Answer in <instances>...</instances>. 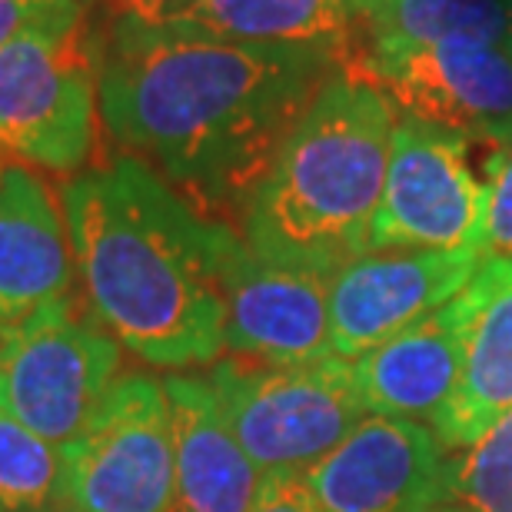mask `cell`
Returning <instances> with one entry per match:
<instances>
[{"instance_id": "obj_1", "label": "cell", "mask_w": 512, "mask_h": 512, "mask_svg": "<svg viewBox=\"0 0 512 512\" xmlns=\"http://www.w3.org/2000/svg\"><path fill=\"white\" fill-rule=\"evenodd\" d=\"M100 124L200 213H243L346 44H230L110 17L94 30Z\"/></svg>"}, {"instance_id": "obj_2", "label": "cell", "mask_w": 512, "mask_h": 512, "mask_svg": "<svg viewBox=\"0 0 512 512\" xmlns=\"http://www.w3.org/2000/svg\"><path fill=\"white\" fill-rule=\"evenodd\" d=\"M80 300L117 346L157 370L213 366L223 346L220 253L230 223L200 213L120 153L64 190Z\"/></svg>"}, {"instance_id": "obj_3", "label": "cell", "mask_w": 512, "mask_h": 512, "mask_svg": "<svg viewBox=\"0 0 512 512\" xmlns=\"http://www.w3.org/2000/svg\"><path fill=\"white\" fill-rule=\"evenodd\" d=\"M396 120V107L353 64L333 74L240 213L247 247L326 280L370 253Z\"/></svg>"}, {"instance_id": "obj_4", "label": "cell", "mask_w": 512, "mask_h": 512, "mask_svg": "<svg viewBox=\"0 0 512 512\" xmlns=\"http://www.w3.org/2000/svg\"><path fill=\"white\" fill-rule=\"evenodd\" d=\"M207 383L260 473H306L370 416L353 360L343 356L266 363L227 353L207 370Z\"/></svg>"}, {"instance_id": "obj_5", "label": "cell", "mask_w": 512, "mask_h": 512, "mask_svg": "<svg viewBox=\"0 0 512 512\" xmlns=\"http://www.w3.org/2000/svg\"><path fill=\"white\" fill-rule=\"evenodd\" d=\"M120 363L117 340L84 300L64 296L0 330V409L64 449L84 436L124 376Z\"/></svg>"}, {"instance_id": "obj_6", "label": "cell", "mask_w": 512, "mask_h": 512, "mask_svg": "<svg viewBox=\"0 0 512 512\" xmlns=\"http://www.w3.org/2000/svg\"><path fill=\"white\" fill-rule=\"evenodd\" d=\"M97 47L87 24L0 50V157L80 173L97 147Z\"/></svg>"}, {"instance_id": "obj_7", "label": "cell", "mask_w": 512, "mask_h": 512, "mask_svg": "<svg viewBox=\"0 0 512 512\" xmlns=\"http://www.w3.org/2000/svg\"><path fill=\"white\" fill-rule=\"evenodd\" d=\"M64 463L74 512H170L173 416L163 380L120 376L84 436L64 446Z\"/></svg>"}, {"instance_id": "obj_8", "label": "cell", "mask_w": 512, "mask_h": 512, "mask_svg": "<svg viewBox=\"0 0 512 512\" xmlns=\"http://www.w3.org/2000/svg\"><path fill=\"white\" fill-rule=\"evenodd\" d=\"M486 200V183L469 163V140L423 120L399 117L370 250L483 253Z\"/></svg>"}, {"instance_id": "obj_9", "label": "cell", "mask_w": 512, "mask_h": 512, "mask_svg": "<svg viewBox=\"0 0 512 512\" xmlns=\"http://www.w3.org/2000/svg\"><path fill=\"white\" fill-rule=\"evenodd\" d=\"M403 117L463 140L512 143V54L483 40L366 54L353 64Z\"/></svg>"}, {"instance_id": "obj_10", "label": "cell", "mask_w": 512, "mask_h": 512, "mask_svg": "<svg viewBox=\"0 0 512 512\" xmlns=\"http://www.w3.org/2000/svg\"><path fill=\"white\" fill-rule=\"evenodd\" d=\"M303 483L323 512H433L449 503V449L426 423L370 413Z\"/></svg>"}, {"instance_id": "obj_11", "label": "cell", "mask_w": 512, "mask_h": 512, "mask_svg": "<svg viewBox=\"0 0 512 512\" xmlns=\"http://www.w3.org/2000/svg\"><path fill=\"white\" fill-rule=\"evenodd\" d=\"M223 346L233 356L266 363H310L333 353L330 280L296 270L247 247L227 230L220 253Z\"/></svg>"}, {"instance_id": "obj_12", "label": "cell", "mask_w": 512, "mask_h": 512, "mask_svg": "<svg viewBox=\"0 0 512 512\" xmlns=\"http://www.w3.org/2000/svg\"><path fill=\"white\" fill-rule=\"evenodd\" d=\"M479 250H370L330 276V340L343 360L370 353L473 280Z\"/></svg>"}, {"instance_id": "obj_13", "label": "cell", "mask_w": 512, "mask_h": 512, "mask_svg": "<svg viewBox=\"0 0 512 512\" xmlns=\"http://www.w3.org/2000/svg\"><path fill=\"white\" fill-rule=\"evenodd\" d=\"M74 250L64 203L34 167L0 173V330L74 296Z\"/></svg>"}, {"instance_id": "obj_14", "label": "cell", "mask_w": 512, "mask_h": 512, "mask_svg": "<svg viewBox=\"0 0 512 512\" xmlns=\"http://www.w3.org/2000/svg\"><path fill=\"white\" fill-rule=\"evenodd\" d=\"M466 313L463 366L429 429L449 453L473 446L512 409V260H483L459 293Z\"/></svg>"}, {"instance_id": "obj_15", "label": "cell", "mask_w": 512, "mask_h": 512, "mask_svg": "<svg viewBox=\"0 0 512 512\" xmlns=\"http://www.w3.org/2000/svg\"><path fill=\"white\" fill-rule=\"evenodd\" d=\"M173 503L170 512H250L263 473L233 436L207 376L170 373Z\"/></svg>"}, {"instance_id": "obj_16", "label": "cell", "mask_w": 512, "mask_h": 512, "mask_svg": "<svg viewBox=\"0 0 512 512\" xmlns=\"http://www.w3.org/2000/svg\"><path fill=\"white\" fill-rule=\"evenodd\" d=\"M463 340L466 313L463 300L453 296L446 306L396 333L393 340L356 356L353 373L366 413L403 416L426 426L433 423L456 389Z\"/></svg>"}, {"instance_id": "obj_17", "label": "cell", "mask_w": 512, "mask_h": 512, "mask_svg": "<svg viewBox=\"0 0 512 512\" xmlns=\"http://www.w3.org/2000/svg\"><path fill=\"white\" fill-rule=\"evenodd\" d=\"M356 24L350 0H190L157 27L230 44H346Z\"/></svg>"}, {"instance_id": "obj_18", "label": "cell", "mask_w": 512, "mask_h": 512, "mask_svg": "<svg viewBox=\"0 0 512 512\" xmlns=\"http://www.w3.org/2000/svg\"><path fill=\"white\" fill-rule=\"evenodd\" d=\"M370 30V54L483 40L509 47L506 0H366L356 14Z\"/></svg>"}, {"instance_id": "obj_19", "label": "cell", "mask_w": 512, "mask_h": 512, "mask_svg": "<svg viewBox=\"0 0 512 512\" xmlns=\"http://www.w3.org/2000/svg\"><path fill=\"white\" fill-rule=\"evenodd\" d=\"M64 506V449L0 409V512H50Z\"/></svg>"}, {"instance_id": "obj_20", "label": "cell", "mask_w": 512, "mask_h": 512, "mask_svg": "<svg viewBox=\"0 0 512 512\" xmlns=\"http://www.w3.org/2000/svg\"><path fill=\"white\" fill-rule=\"evenodd\" d=\"M449 503L466 512H512V409L473 446L453 449Z\"/></svg>"}, {"instance_id": "obj_21", "label": "cell", "mask_w": 512, "mask_h": 512, "mask_svg": "<svg viewBox=\"0 0 512 512\" xmlns=\"http://www.w3.org/2000/svg\"><path fill=\"white\" fill-rule=\"evenodd\" d=\"M90 0H0V50L34 34L87 24Z\"/></svg>"}, {"instance_id": "obj_22", "label": "cell", "mask_w": 512, "mask_h": 512, "mask_svg": "<svg viewBox=\"0 0 512 512\" xmlns=\"http://www.w3.org/2000/svg\"><path fill=\"white\" fill-rule=\"evenodd\" d=\"M486 230H483V260H512V143L499 147L489 160L486 180Z\"/></svg>"}, {"instance_id": "obj_23", "label": "cell", "mask_w": 512, "mask_h": 512, "mask_svg": "<svg viewBox=\"0 0 512 512\" xmlns=\"http://www.w3.org/2000/svg\"><path fill=\"white\" fill-rule=\"evenodd\" d=\"M250 512H323L303 483V473H263Z\"/></svg>"}, {"instance_id": "obj_24", "label": "cell", "mask_w": 512, "mask_h": 512, "mask_svg": "<svg viewBox=\"0 0 512 512\" xmlns=\"http://www.w3.org/2000/svg\"><path fill=\"white\" fill-rule=\"evenodd\" d=\"M110 17H127L140 20V24H163L177 10H183L190 0H107Z\"/></svg>"}, {"instance_id": "obj_25", "label": "cell", "mask_w": 512, "mask_h": 512, "mask_svg": "<svg viewBox=\"0 0 512 512\" xmlns=\"http://www.w3.org/2000/svg\"><path fill=\"white\" fill-rule=\"evenodd\" d=\"M433 512H466L463 506H456V503H443L439 509H433Z\"/></svg>"}, {"instance_id": "obj_26", "label": "cell", "mask_w": 512, "mask_h": 512, "mask_svg": "<svg viewBox=\"0 0 512 512\" xmlns=\"http://www.w3.org/2000/svg\"><path fill=\"white\" fill-rule=\"evenodd\" d=\"M506 14H509V54H512V0H506Z\"/></svg>"}, {"instance_id": "obj_27", "label": "cell", "mask_w": 512, "mask_h": 512, "mask_svg": "<svg viewBox=\"0 0 512 512\" xmlns=\"http://www.w3.org/2000/svg\"><path fill=\"white\" fill-rule=\"evenodd\" d=\"M363 4H366V0H350V7L356 10V14H360V7H363ZM356 20H360V17H356Z\"/></svg>"}, {"instance_id": "obj_28", "label": "cell", "mask_w": 512, "mask_h": 512, "mask_svg": "<svg viewBox=\"0 0 512 512\" xmlns=\"http://www.w3.org/2000/svg\"><path fill=\"white\" fill-rule=\"evenodd\" d=\"M50 512H74V509H70V506H64V509H50Z\"/></svg>"}, {"instance_id": "obj_29", "label": "cell", "mask_w": 512, "mask_h": 512, "mask_svg": "<svg viewBox=\"0 0 512 512\" xmlns=\"http://www.w3.org/2000/svg\"><path fill=\"white\" fill-rule=\"evenodd\" d=\"M0 173H4V163H0Z\"/></svg>"}]
</instances>
